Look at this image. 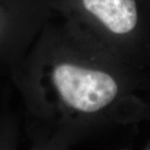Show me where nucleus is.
<instances>
[{
  "label": "nucleus",
  "mask_w": 150,
  "mask_h": 150,
  "mask_svg": "<svg viewBox=\"0 0 150 150\" xmlns=\"http://www.w3.org/2000/svg\"><path fill=\"white\" fill-rule=\"evenodd\" d=\"M51 81L59 100L80 113L100 111L109 106L119 94L118 82L110 73L75 62L57 64Z\"/></svg>",
  "instance_id": "nucleus-1"
},
{
  "label": "nucleus",
  "mask_w": 150,
  "mask_h": 150,
  "mask_svg": "<svg viewBox=\"0 0 150 150\" xmlns=\"http://www.w3.org/2000/svg\"><path fill=\"white\" fill-rule=\"evenodd\" d=\"M83 8L114 35H127L139 23L136 0H81Z\"/></svg>",
  "instance_id": "nucleus-2"
}]
</instances>
